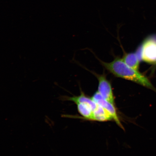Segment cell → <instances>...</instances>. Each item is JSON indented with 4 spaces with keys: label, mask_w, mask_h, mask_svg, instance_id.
<instances>
[{
    "label": "cell",
    "mask_w": 156,
    "mask_h": 156,
    "mask_svg": "<svg viewBox=\"0 0 156 156\" xmlns=\"http://www.w3.org/2000/svg\"><path fill=\"white\" fill-rule=\"evenodd\" d=\"M100 61L103 67L115 76L134 82L156 92V89L148 78L137 70L129 67L122 58L116 57L110 63Z\"/></svg>",
    "instance_id": "1"
},
{
    "label": "cell",
    "mask_w": 156,
    "mask_h": 156,
    "mask_svg": "<svg viewBox=\"0 0 156 156\" xmlns=\"http://www.w3.org/2000/svg\"><path fill=\"white\" fill-rule=\"evenodd\" d=\"M140 58L148 63L156 64V38L151 37L144 41L140 48Z\"/></svg>",
    "instance_id": "2"
},
{
    "label": "cell",
    "mask_w": 156,
    "mask_h": 156,
    "mask_svg": "<svg viewBox=\"0 0 156 156\" xmlns=\"http://www.w3.org/2000/svg\"><path fill=\"white\" fill-rule=\"evenodd\" d=\"M91 98L98 106L103 107L107 112H108L112 117L113 120L115 121L117 124H118L120 127L124 130L123 126H122L117 114L115 105L108 102L103 98L98 91L93 95Z\"/></svg>",
    "instance_id": "3"
},
{
    "label": "cell",
    "mask_w": 156,
    "mask_h": 156,
    "mask_svg": "<svg viewBox=\"0 0 156 156\" xmlns=\"http://www.w3.org/2000/svg\"><path fill=\"white\" fill-rule=\"evenodd\" d=\"M96 76L98 80V92L103 98L115 105L114 94L110 81L107 80L104 74L102 75L96 74Z\"/></svg>",
    "instance_id": "4"
},
{
    "label": "cell",
    "mask_w": 156,
    "mask_h": 156,
    "mask_svg": "<svg viewBox=\"0 0 156 156\" xmlns=\"http://www.w3.org/2000/svg\"><path fill=\"white\" fill-rule=\"evenodd\" d=\"M63 100L73 101L76 104L77 103H84L90 106L93 110L94 111L97 108L98 105L93 101L92 98H90L86 95L83 92H81V94L78 96H74L73 97H63L62 98Z\"/></svg>",
    "instance_id": "5"
},
{
    "label": "cell",
    "mask_w": 156,
    "mask_h": 156,
    "mask_svg": "<svg viewBox=\"0 0 156 156\" xmlns=\"http://www.w3.org/2000/svg\"><path fill=\"white\" fill-rule=\"evenodd\" d=\"M113 120L112 117L102 107L98 106L93 111L92 120L100 122L109 121Z\"/></svg>",
    "instance_id": "6"
},
{
    "label": "cell",
    "mask_w": 156,
    "mask_h": 156,
    "mask_svg": "<svg viewBox=\"0 0 156 156\" xmlns=\"http://www.w3.org/2000/svg\"><path fill=\"white\" fill-rule=\"evenodd\" d=\"M122 58L129 67L138 71L140 61L137 54L134 53L125 54Z\"/></svg>",
    "instance_id": "7"
},
{
    "label": "cell",
    "mask_w": 156,
    "mask_h": 156,
    "mask_svg": "<svg viewBox=\"0 0 156 156\" xmlns=\"http://www.w3.org/2000/svg\"><path fill=\"white\" fill-rule=\"evenodd\" d=\"M78 112L84 119L92 120L93 111L88 105L83 103H76Z\"/></svg>",
    "instance_id": "8"
}]
</instances>
